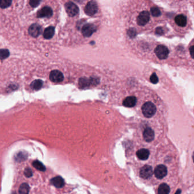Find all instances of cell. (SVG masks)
Segmentation results:
<instances>
[{
    "label": "cell",
    "mask_w": 194,
    "mask_h": 194,
    "mask_svg": "<svg viewBox=\"0 0 194 194\" xmlns=\"http://www.w3.org/2000/svg\"><path fill=\"white\" fill-rule=\"evenodd\" d=\"M155 134L153 130L150 128H146L143 133V137L145 141L150 142L154 139Z\"/></svg>",
    "instance_id": "obj_12"
},
{
    "label": "cell",
    "mask_w": 194,
    "mask_h": 194,
    "mask_svg": "<svg viewBox=\"0 0 194 194\" xmlns=\"http://www.w3.org/2000/svg\"><path fill=\"white\" fill-rule=\"evenodd\" d=\"M157 108L153 102H146L142 107V112L144 116L147 118L153 117L155 114Z\"/></svg>",
    "instance_id": "obj_1"
},
{
    "label": "cell",
    "mask_w": 194,
    "mask_h": 194,
    "mask_svg": "<svg viewBox=\"0 0 194 194\" xmlns=\"http://www.w3.org/2000/svg\"><path fill=\"white\" fill-rule=\"evenodd\" d=\"M17 160H18V161L24 160H26V158H27V155H26V154H24V153H19V154H18V155H17Z\"/></svg>",
    "instance_id": "obj_28"
},
{
    "label": "cell",
    "mask_w": 194,
    "mask_h": 194,
    "mask_svg": "<svg viewBox=\"0 0 194 194\" xmlns=\"http://www.w3.org/2000/svg\"><path fill=\"white\" fill-rule=\"evenodd\" d=\"M30 186L28 183H22L19 188V194H29Z\"/></svg>",
    "instance_id": "obj_20"
},
{
    "label": "cell",
    "mask_w": 194,
    "mask_h": 194,
    "mask_svg": "<svg viewBox=\"0 0 194 194\" xmlns=\"http://www.w3.org/2000/svg\"><path fill=\"white\" fill-rule=\"evenodd\" d=\"M32 165H33L34 168L39 170L40 171H45L46 170L45 165L39 160H34V162L32 163Z\"/></svg>",
    "instance_id": "obj_21"
},
{
    "label": "cell",
    "mask_w": 194,
    "mask_h": 194,
    "mask_svg": "<svg viewBox=\"0 0 194 194\" xmlns=\"http://www.w3.org/2000/svg\"><path fill=\"white\" fill-rule=\"evenodd\" d=\"M65 9L68 15L70 17L76 16L79 13V8L76 4L72 2H68L65 4Z\"/></svg>",
    "instance_id": "obj_3"
},
{
    "label": "cell",
    "mask_w": 194,
    "mask_h": 194,
    "mask_svg": "<svg viewBox=\"0 0 194 194\" xmlns=\"http://www.w3.org/2000/svg\"><path fill=\"white\" fill-rule=\"evenodd\" d=\"M170 191V188L166 183H162L159 186L158 193V194H169Z\"/></svg>",
    "instance_id": "obj_19"
},
{
    "label": "cell",
    "mask_w": 194,
    "mask_h": 194,
    "mask_svg": "<svg viewBox=\"0 0 194 194\" xmlns=\"http://www.w3.org/2000/svg\"><path fill=\"white\" fill-rule=\"evenodd\" d=\"M136 155L140 160H148L150 155V152L146 149H141L137 151Z\"/></svg>",
    "instance_id": "obj_15"
},
{
    "label": "cell",
    "mask_w": 194,
    "mask_h": 194,
    "mask_svg": "<svg viewBox=\"0 0 194 194\" xmlns=\"http://www.w3.org/2000/svg\"><path fill=\"white\" fill-rule=\"evenodd\" d=\"M156 31H157L158 34H162V32L163 31H162L161 28H158V29H157V30H156Z\"/></svg>",
    "instance_id": "obj_31"
},
{
    "label": "cell",
    "mask_w": 194,
    "mask_h": 194,
    "mask_svg": "<svg viewBox=\"0 0 194 194\" xmlns=\"http://www.w3.org/2000/svg\"><path fill=\"white\" fill-rule=\"evenodd\" d=\"M42 32V28L40 25L34 24L29 28V33L33 37H38Z\"/></svg>",
    "instance_id": "obj_11"
},
{
    "label": "cell",
    "mask_w": 194,
    "mask_h": 194,
    "mask_svg": "<svg viewBox=\"0 0 194 194\" xmlns=\"http://www.w3.org/2000/svg\"><path fill=\"white\" fill-rule=\"evenodd\" d=\"M96 82V80H93L92 79H87L86 78H81L79 80V86L82 88H85L89 86V85L93 83Z\"/></svg>",
    "instance_id": "obj_18"
},
{
    "label": "cell",
    "mask_w": 194,
    "mask_h": 194,
    "mask_svg": "<svg viewBox=\"0 0 194 194\" xmlns=\"http://www.w3.org/2000/svg\"><path fill=\"white\" fill-rule=\"evenodd\" d=\"M154 52L158 58L161 60L166 59L169 54V50L163 45H159L156 47Z\"/></svg>",
    "instance_id": "obj_2"
},
{
    "label": "cell",
    "mask_w": 194,
    "mask_h": 194,
    "mask_svg": "<svg viewBox=\"0 0 194 194\" xmlns=\"http://www.w3.org/2000/svg\"><path fill=\"white\" fill-rule=\"evenodd\" d=\"M151 15L155 17H160L161 15V12L157 7H153L150 9Z\"/></svg>",
    "instance_id": "obj_24"
},
{
    "label": "cell",
    "mask_w": 194,
    "mask_h": 194,
    "mask_svg": "<svg viewBox=\"0 0 194 194\" xmlns=\"http://www.w3.org/2000/svg\"><path fill=\"white\" fill-rule=\"evenodd\" d=\"M96 30V27L93 24H86L84 25L82 28V34L83 35L84 37H91L94 32H95Z\"/></svg>",
    "instance_id": "obj_9"
},
{
    "label": "cell",
    "mask_w": 194,
    "mask_h": 194,
    "mask_svg": "<svg viewBox=\"0 0 194 194\" xmlns=\"http://www.w3.org/2000/svg\"><path fill=\"white\" fill-rule=\"evenodd\" d=\"M176 24L181 27H185L187 24V18L185 16L180 14L178 15L175 18Z\"/></svg>",
    "instance_id": "obj_16"
},
{
    "label": "cell",
    "mask_w": 194,
    "mask_h": 194,
    "mask_svg": "<svg viewBox=\"0 0 194 194\" xmlns=\"http://www.w3.org/2000/svg\"><path fill=\"white\" fill-rule=\"evenodd\" d=\"M153 174V170L152 167L149 165H145V166L142 167L140 171L139 176L142 178L148 179L151 178Z\"/></svg>",
    "instance_id": "obj_6"
},
{
    "label": "cell",
    "mask_w": 194,
    "mask_h": 194,
    "mask_svg": "<svg viewBox=\"0 0 194 194\" xmlns=\"http://www.w3.org/2000/svg\"><path fill=\"white\" fill-rule=\"evenodd\" d=\"M190 53L191 57L194 59V46H192L190 48Z\"/></svg>",
    "instance_id": "obj_30"
},
{
    "label": "cell",
    "mask_w": 194,
    "mask_h": 194,
    "mask_svg": "<svg viewBox=\"0 0 194 194\" xmlns=\"http://www.w3.org/2000/svg\"><path fill=\"white\" fill-rule=\"evenodd\" d=\"M24 174H25V176L27 177V178H30L32 176H33V172H32V170L30 168H26L24 171Z\"/></svg>",
    "instance_id": "obj_27"
},
{
    "label": "cell",
    "mask_w": 194,
    "mask_h": 194,
    "mask_svg": "<svg viewBox=\"0 0 194 194\" xmlns=\"http://www.w3.org/2000/svg\"><path fill=\"white\" fill-rule=\"evenodd\" d=\"M12 3V1H3L2 0L1 1V8L2 9H4V8H6L8 7L11 5Z\"/></svg>",
    "instance_id": "obj_25"
},
{
    "label": "cell",
    "mask_w": 194,
    "mask_h": 194,
    "mask_svg": "<svg viewBox=\"0 0 194 194\" xmlns=\"http://www.w3.org/2000/svg\"><path fill=\"white\" fill-rule=\"evenodd\" d=\"M167 174V169L166 167L163 165H158L154 170V174L155 177L159 179H163L164 177H165Z\"/></svg>",
    "instance_id": "obj_7"
},
{
    "label": "cell",
    "mask_w": 194,
    "mask_h": 194,
    "mask_svg": "<svg viewBox=\"0 0 194 194\" xmlns=\"http://www.w3.org/2000/svg\"><path fill=\"white\" fill-rule=\"evenodd\" d=\"M97 10L98 6L95 1H89L85 7L84 12L88 16H92L95 15Z\"/></svg>",
    "instance_id": "obj_4"
},
{
    "label": "cell",
    "mask_w": 194,
    "mask_h": 194,
    "mask_svg": "<svg viewBox=\"0 0 194 194\" xmlns=\"http://www.w3.org/2000/svg\"><path fill=\"white\" fill-rule=\"evenodd\" d=\"M150 19V14L147 11H143L139 14L137 18L138 25L143 26L148 24Z\"/></svg>",
    "instance_id": "obj_5"
},
{
    "label": "cell",
    "mask_w": 194,
    "mask_h": 194,
    "mask_svg": "<svg viewBox=\"0 0 194 194\" xmlns=\"http://www.w3.org/2000/svg\"><path fill=\"white\" fill-rule=\"evenodd\" d=\"M54 34H55V28L53 26H49L45 29L43 33V37L45 39H49L53 38Z\"/></svg>",
    "instance_id": "obj_17"
},
{
    "label": "cell",
    "mask_w": 194,
    "mask_h": 194,
    "mask_svg": "<svg viewBox=\"0 0 194 194\" xmlns=\"http://www.w3.org/2000/svg\"><path fill=\"white\" fill-rule=\"evenodd\" d=\"M9 51L8 50L1 49L0 50V59L1 60H3L7 58L9 56Z\"/></svg>",
    "instance_id": "obj_23"
},
{
    "label": "cell",
    "mask_w": 194,
    "mask_h": 194,
    "mask_svg": "<svg viewBox=\"0 0 194 194\" xmlns=\"http://www.w3.org/2000/svg\"><path fill=\"white\" fill-rule=\"evenodd\" d=\"M180 192H181V191L180 190H178L176 194H180Z\"/></svg>",
    "instance_id": "obj_32"
},
{
    "label": "cell",
    "mask_w": 194,
    "mask_h": 194,
    "mask_svg": "<svg viewBox=\"0 0 194 194\" xmlns=\"http://www.w3.org/2000/svg\"><path fill=\"white\" fill-rule=\"evenodd\" d=\"M42 86H43V81L41 80H34L30 84L31 88L37 91L40 89Z\"/></svg>",
    "instance_id": "obj_22"
},
{
    "label": "cell",
    "mask_w": 194,
    "mask_h": 194,
    "mask_svg": "<svg viewBox=\"0 0 194 194\" xmlns=\"http://www.w3.org/2000/svg\"><path fill=\"white\" fill-rule=\"evenodd\" d=\"M50 183L51 185L58 188H62L65 186V181L61 176H56L51 179Z\"/></svg>",
    "instance_id": "obj_13"
},
{
    "label": "cell",
    "mask_w": 194,
    "mask_h": 194,
    "mask_svg": "<svg viewBox=\"0 0 194 194\" xmlns=\"http://www.w3.org/2000/svg\"><path fill=\"white\" fill-rule=\"evenodd\" d=\"M53 15V10L49 6H45L39 10L37 13V17L38 18H49Z\"/></svg>",
    "instance_id": "obj_10"
},
{
    "label": "cell",
    "mask_w": 194,
    "mask_h": 194,
    "mask_svg": "<svg viewBox=\"0 0 194 194\" xmlns=\"http://www.w3.org/2000/svg\"><path fill=\"white\" fill-rule=\"evenodd\" d=\"M40 1H34V0H32L30 1V5H31V6L33 7V8H35L37 6H38L40 3Z\"/></svg>",
    "instance_id": "obj_29"
},
{
    "label": "cell",
    "mask_w": 194,
    "mask_h": 194,
    "mask_svg": "<svg viewBox=\"0 0 194 194\" xmlns=\"http://www.w3.org/2000/svg\"><path fill=\"white\" fill-rule=\"evenodd\" d=\"M193 160H194V154H193Z\"/></svg>",
    "instance_id": "obj_33"
},
{
    "label": "cell",
    "mask_w": 194,
    "mask_h": 194,
    "mask_svg": "<svg viewBox=\"0 0 194 194\" xmlns=\"http://www.w3.org/2000/svg\"><path fill=\"white\" fill-rule=\"evenodd\" d=\"M150 80L153 84H157L158 82V77L155 73H153L151 75Z\"/></svg>",
    "instance_id": "obj_26"
},
{
    "label": "cell",
    "mask_w": 194,
    "mask_h": 194,
    "mask_svg": "<svg viewBox=\"0 0 194 194\" xmlns=\"http://www.w3.org/2000/svg\"><path fill=\"white\" fill-rule=\"evenodd\" d=\"M136 103H137V99L135 96L127 97L123 102V106L128 108H132L134 107L136 105Z\"/></svg>",
    "instance_id": "obj_14"
},
{
    "label": "cell",
    "mask_w": 194,
    "mask_h": 194,
    "mask_svg": "<svg viewBox=\"0 0 194 194\" xmlns=\"http://www.w3.org/2000/svg\"><path fill=\"white\" fill-rule=\"evenodd\" d=\"M64 79V76L60 71L53 70L50 74V79L54 83L61 82Z\"/></svg>",
    "instance_id": "obj_8"
}]
</instances>
